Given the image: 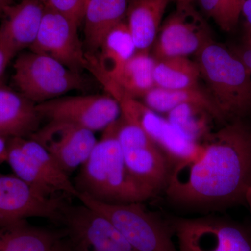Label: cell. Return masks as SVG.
<instances>
[{
  "mask_svg": "<svg viewBox=\"0 0 251 251\" xmlns=\"http://www.w3.org/2000/svg\"><path fill=\"white\" fill-rule=\"evenodd\" d=\"M244 201L247 203L248 205L249 206L251 213V186L248 188L247 193L245 194V198Z\"/></svg>",
  "mask_w": 251,
  "mask_h": 251,
  "instance_id": "cell-34",
  "label": "cell"
},
{
  "mask_svg": "<svg viewBox=\"0 0 251 251\" xmlns=\"http://www.w3.org/2000/svg\"><path fill=\"white\" fill-rule=\"evenodd\" d=\"M79 193L109 204L144 202L153 197L130 174L113 133L105 128L75 179Z\"/></svg>",
  "mask_w": 251,
  "mask_h": 251,
  "instance_id": "cell-2",
  "label": "cell"
},
{
  "mask_svg": "<svg viewBox=\"0 0 251 251\" xmlns=\"http://www.w3.org/2000/svg\"><path fill=\"white\" fill-rule=\"evenodd\" d=\"M12 0H0V16H1L4 9L11 4Z\"/></svg>",
  "mask_w": 251,
  "mask_h": 251,
  "instance_id": "cell-33",
  "label": "cell"
},
{
  "mask_svg": "<svg viewBox=\"0 0 251 251\" xmlns=\"http://www.w3.org/2000/svg\"><path fill=\"white\" fill-rule=\"evenodd\" d=\"M58 224L73 251H137L108 218L84 204L68 202Z\"/></svg>",
  "mask_w": 251,
  "mask_h": 251,
  "instance_id": "cell-10",
  "label": "cell"
},
{
  "mask_svg": "<svg viewBox=\"0 0 251 251\" xmlns=\"http://www.w3.org/2000/svg\"><path fill=\"white\" fill-rule=\"evenodd\" d=\"M13 80L19 93L39 104L74 90L83 91L88 82L55 59L29 52L20 54L14 64Z\"/></svg>",
  "mask_w": 251,
  "mask_h": 251,
  "instance_id": "cell-5",
  "label": "cell"
},
{
  "mask_svg": "<svg viewBox=\"0 0 251 251\" xmlns=\"http://www.w3.org/2000/svg\"><path fill=\"white\" fill-rule=\"evenodd\" d=\"M29 138L45 148L68 175L85 163L98 141L92 130L63 121H49Z\"/></svg>",
  "mask_w": 251,
  "mask_h": 251,
  "instance_id": "cell-15",
  "label": "cell"
},
{
  "mask_svg": "<svg viewBox=\"0 0 251 251\" xmlns=\"http://www.w3.org/2000/svg\"><path fill=\"white\" fill-rule=\"evenodd\" d=\"M52 251H73L67 238L64 237L55 246Z\"/></svg>",
  "mask_w": 251,
  "mask_h": 251,
  "instance_id": "cell-31",
  "label": "cell"
},
{
  "mask_svg": "<svg viewBox=\"0 0 251 251\" xmlns=\"http://www.w3.org/2000/svg\"><path fill=\"white\" fill-rule=\"evenodd\" d=\"M143 103L157 113H168L183 104H196L210 112L216 121L227 123L207 90L199 85L181 90H167L154 87L142 98Z\"/></svg>",
  "mask_w": 251,
  "mask_h": 251,
  "instance_id": "cell-21",
  "label": "cell"
},
{
  "mask_svg": "<svg viewBox=\"0 0 251 251\" xmlns=\"http://www.w3.org/2000/svg\"><path fill=\"white\" fill-rule=\"evenodd\" d=\"M7 138L0 137V164L3 163H6L7 159V149H8Z\"/></svg>",
  "mask_w": 251,
  "mask_h": 251,
  "instance_id": "cell-29",
  "label": "cell"
},
{
  "mask_svg": "<svg viewBox=\"0 0 251 251\" xmlns=\"http://www.w3.org/2000/svg\"><path fill=\"white\" fill-rule=\"evenodd\" d=\"M36 104L0 85V137L29 138L40 128Z\"/></svg>",
  "mask_w": 251,
  "mask_h": 251,
  "instance_id": "cell-17",
  "label": "cell"
},
{
  "mask_svg": "<svg viewBox=\"0 0 251 251\" xmlns=\"http://www.w3.org/2000/svg\"><path fill=\"white\" fill-rule=\"evenodd\" d=\"M65 237L62 227L49 229L22 221L0 227V251H52Z\"/></svg>",
  "mask_w": 251,
  "mask_h": 251,
  "instance_id": "cell-20",
  "label": "cell"
},
{
  "mask_svg": "<svg viewBox=\"0 0 251 251\" xmlns=\"http://www.w3.org/2000/svg\"><path fill=\"white\" fill-rule=\"evenodd\" d=\"M213 40L210 26L193 7L176 6L161 25L151 56L157 59L196 54Z\"/></svg>",
  "mask_w": 251,
  "mask_h": 251,
  "instance_id": "cell-11",
  "label": "cell"
},
{
  "mask_svg": "<svg viewBox=\"0 0 251 251\" xmlns=\"http://www.w3.org/2000/svg\"><path fill=\"white\" fill-rule=\"evenodd\" d=\"M68 202H70L66 198L44 196L14 174L0 172V227L33 217L58 224Z\"/></svg>",
  "mask_w": 251,
  "mask_h": 251,
  "instance_id": "cell-12",
  "label": "cell"
},
{
  "mask_svg": "<svg viewBox=\"0 0 251 251\" xmlns=\"http://www.w3.org/2000/svg\"><path fill=\"white\" fill-rule=\"evenodd\" d=\"M128 0H89L84 14L86 54L97 53L105 36L124 21Z\"/></svg>",
  "mask_w": 251,
  "mask_h": 251,
  "instance_id": "cell-18",
  "label": "cell"
},
{
  "mask_svg": "<svg viewBox=\"0 0 251 251\" xmlns=\"http://www.w3.org/2000/svg\"><path fill=\"white\" fill-rule=\"evenodd\" d=\"M104 89L117 100L121 115L139 126L166 155L172 167L197 158L202 153V145L188 140L164 117L153 111L143 102L130 97L113 81Z\"/></svg>",
  "mask_w": 251,
  "mask_h": 251,
  "instance_id": "cell-8",
  "label": "cell"
},
{
  "mask_svg": "<svg viewBox=\"0 0 251 251\" xmlns=\"http://www.w3.org/2000/svg\"><path fill=\"white\" fill-rule=\"evenodd\" d=\"M179 251H251V232L214 216L168 221Z\"/></svg>",
  "mask_w": 251,
  "mask_h": 251,
  "instance_id": "cell-9",
  "label": "cell"
},
{
  "mask_svg": "<svg viewBox=\"0 0 251 251\" xmlns=\"http://www.w3.org/2000/svg\"><path fill=\"white\" fill-rule=\"evenodd\" d=\"M134 41L127 23L122 21L105 36L97 53L87 55V68L110 74L136 52Z\"/></svg>",
  "mask_w": 251,
  "mask_h": 251,
  "instance_id": "cell-22",
  "label": "cell"
},
{
  "mask_svg": "<svg viewBox=\"0 0 251 251\" xmlns=\"http://www.w3.org/2000/svg\"><path fill=\"white\" fill-rule=\"evenodd\" d=\"M176 3V6H184L193 5L194 0H175Z\"/></svg>",
  "mask_w": 251,
  "mask_h": 251,
  "instance_id": "cell-35",
  "label": "cell"
},
{
  "mask_svg": "<svg viewBox=\"0 0 251 251\" xmlns=\"http://www.w3.org/2000/svg\"><path fill=\"white\" fill-rule=\"evenodd\" d=\"M79 25L70 18L46 9L31 52L48 56L74 72L87 69L85 50L78 35Z\"/></svg>",
  "mask_w": 251,
  "mask_h": 251,
  "instance_id": "cell-14",
  "label": "cell"
},
{
  "mask_svg": "<svg viewBox=\"0 0 251 251\" xmlns=\"http://www.w3.org/2000/svg\"><path fill=\"white\" fill-rule=\"evenodd\" d=\"M251 31L247 32L246 35V39L244 42L240 45L234 46L231 50L233 53L237 56L240 60L242 61L246 67L251 71Z\"/></svg>",
  "mask_w": 251,
  "mask_h": 251,
  "instance_id": "cell-28",
  "label": "cell"
},
{
  "mask_svg": "<svg viewBox=\"0 0 251 251\" xmlns=\"http://www.w3.org/2000/svg\"><path fill=\"white\" fill-rule=\"evenodd\" d=\"M107 128L120 143L132 176L153 196L166 189L173 167L161 149L139 126L120 114Z\"/></svg>",
  "mask_w": 251,
  "mask_h": 251,
  "instance_id": "cell-7",
  "label": "cell"
},
{
  "mask_svg": "<svg viewBox=\"0 0 251 251\" xmlns=\"http://www.w3.org/2000/svg\"><path fill=\"white\" fill-rule=\"evenodd\" d=\"M42 119L63 121L96 132L104 130L120 117V105L110 95L62 96L36 104Z\"/></svg>",
  "mask_w": 251,
  "mask_h": 251,
  "instance_id": "cell-13",
  "label": "cell"
},
{
  "mask_svg": "<svg viewBox=\"0 0 251 251\" xmlns=\"http://www.w3.org/2000/svg\"><path fill=\"white\" fill-rule=\"evenodd\" d=\"M242 14L244 15L249 29L251 30V0H244L243 3Z\"/></svg>",
  "mask_w": 251,
  "mask_h": 251,
  "instance_id": "cell-30",
  "label": "cell"
},
{
  "mask_svg": "<svg viewBox=\"0 0 251 251\" xmlns=\"http://www.w3.org/2000/svg\"><path fill=\"white\" fill-rule=\"evenodd\" d=\"M167 120L193 143L202 145L213 130L216 121L210 112L196 104H183L166 114Z\"/></svg>",
  "mask_w": 251,
  "mask_h": 251,
  "instance_id": "cell-25",
  "label": "cell"
},
{
  "mask_svg": "<svg viewBox=\"0 0 251 251\" xmlns=\"http://www.w3.org/2000/svg\"><path fill=\"white\" fill-rule=\"evenodd\" d=\"M201 77L226 121L251 112V72L230 49L213 39L196 54Z\"/></svg>",
  "mask_w": 251,
  "mask_h": 251,
  "instance_id": "cell-3",
  "label": "cell"
},
{
  "mask_svg": "<svg viewBox=\"0 0 251 251\" xmlns=\"http://www.w3.org/2000/svg\"><path fill=\"white\" fill-rule=\"evenodd\" d=\"M45 11L41 0H22L4 9L0 25V46L9 62L34 44Z\"/></svg>",
  "mask_w": 251,
  "mask_h": 251,
  "instance_id": "cell-16",
  "label": "cell"
},
{
  "mask_svg": "<svg viewBox=\"0 0 251 251\" xmlns=\"http://www.w3.org/2000/svg\"><path fill=\"white\" fill-rule=\"evenodd\" d=\"M197 158L175 165L168 201L188 210L211 211L244 201L251 186V127L231 120L213 132Z\"/></svg>",
  "mask_w": 251,
  "mask_h": 251,
  "instance_id": "cell-1",
  "label": "cell"
},
{
  "mask_svg": "<svg viewBox=\"0 0 251 251\" xmlns=\"http://www.w3.org/2000/svg\"><path fill=\"white\" fill-rule=\"evenodd\" d=\"M244 0H199L202 11L222 30L229 32L237 26Z\"/></svg>",
  "mask_w": 251,
  "mask_h": 251,
  "instance_id": "cell-26",
  "label": "cell"
},
{
  "mask_svg": "<svg viewBox=\"0 0 251 251\" xmlns=\"http://www.w3.org/2000/svg\"><path fill=\"white\" fill-rule=\"evenodd\" d=\"M77 198L108 218L137 251H179L168 221L149 211L143 202L105 204L80 193Z\"/></svg>",
  "mask_w": 251,
  "mask_h": 251,
  "instance_id": "cell-4",
  "label": "cell"
},
{
  "mask_svg": "<svg viewBox=\"0 0 251 251\" xmlns=\"http://www.w3.org/2000/svg\"><path fill=\"white\" fill-rule=\"evenodd\" d=\"M171 0H130L127 25L138 51L150 52Z\"/></svg>",
  "mask_w": 251,
  "mask_h": 251,
  "instance_id": "cell-19",
  "label": "cell"
},
{
  "mask_svg": "<svg viewBox=\"0 0 251 251\" xmlns=\"http://www.w3.org/2000/svg\"><path fill=\"white\" fill-rule=\"evenodd\" d=\"M46 9L70 18L79 26L83 21L89 0H41Z\"/></svg>",
  "mask_w": 251,
  "mask_h": 251,
  "instance_id": "cell-27",
  "label": "cell"
},
{
  "mask_svg": "<svg viewBox=\"0 0 251 251\" xmlns=\"http://www.w3.org/2000/svg\"><path fill=\"white\" fill-rule=\"evenodd\" d=\"M201 77L198 63L187 57L157 59L153 69L155 86L167 90H181L198 86Z\"/></svg>",
  "mask_w": 251,
  "mask_h": 251,
  "instance_id": "cell-24",
  "label": "cell"
},
{
  "mask_svg": "<svg viewBox=\"0 0 251 251\" xmlns=\"http://www.w3.org/2000/svg\"><path fill=\"white\" fill-rule=\"evenodd\" d=\"M155 62L150 52L137 50L131 58L111 74H105L130 97L143 98L156 87L153 79Z\"/></svg>",
  "mask_w": 251,
  "mask_h": 251,
  "instance_id": "cell-23",
  "label": "cell"
},
{
  "mask_svg": "<svg viewBox=\"0 0 251 251\" xmlns=\"http://www.w3.org/2000/svg\"><path fill=\"white\" fill-rule=\"evenodd\" d=\"M9 62V61L8 60L4 50L0 46V78H1V75H2L3 73H4L5 69H6Z\"/></svg>",
  "mask_w": 251,
  "mask_h": 251,
  "instance_id": "cell-32",
  "label": "cell"
},
{
  "mask_svg": "<svg viewBox=\"0 0 251 251\" xmlns=\"http://www.w3.org/2000/svg\"><path fill=\"white\" fill-rule=\"evenodd\" d=\"M6 163L15 175L44 196L68 200L78 196L69 175L45 148L30 138L8 140Z\"/></svg>",
  "mask_w": 251,
  "mask_h": 251,
  "instance_id": "cell-6",
  "label": "cell"
}]
</instances>
